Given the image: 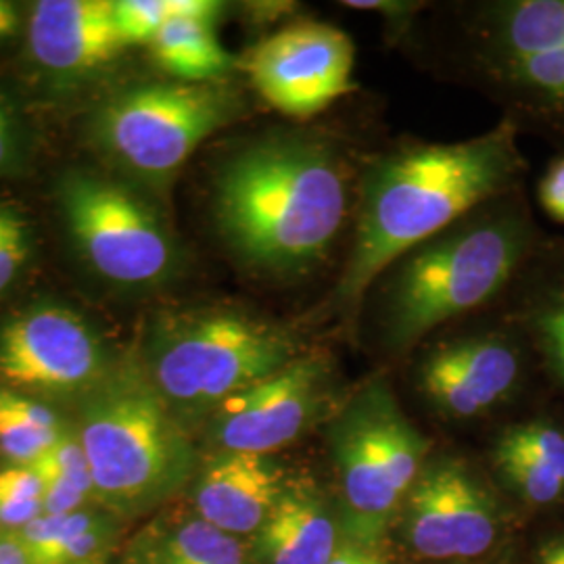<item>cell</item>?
I'll list each match as a JSON object with an SVG mask.
<instances>
[{
	"label": "cell",
	"mask_w": 564,
	"mask_h": 564,
	"mask_svg": "<svg viewBox=\"0 0 564 564\" xmlns=\"http://www.w3.org/2000/svg\"><path fill=\"white\" fill-rule=\"evenodd\" d=\"M59 435L57 416L46 405L0 389V449L11 463L30 466Z\"/></svg>",
	"instance_id": "obj_20"
},
{
	"label": "cell",
	"mask_w": 564,
	"mask_h": 564,
	"mask_svg": "<svg viewBox=\"0 0 564 564\" xmlns=\"http://www.w3.org/2000/svg\"><path fill=\"white\" fill-rule=\"evenodd\" d=\"M30 466L53 470L61 477H65L67 481H72L84 494H88V496L95 494L93 473H90V464L86 458L84 445H82L80 437H76L72 433H61L57 442Z\"/></svg>",
	"instance_id": "obj_25"
},
{
	"label": "cell",
	"mask_w": 564,
	"mask_h": 564,
	"mask_svg": "<svg viewBox=\"0 0 564 564\" xmlns=\"http://www.w3.org/2000/svg\"><path fill=\"white\" fill-rule=\"evenodd\" d=\"M237 111L235 97L216 84H144L102 105L97 134L128 167L167 176Z\"/></svg>",
	"instance_id": "obj_7"
},
{
	"label": "cell",
	"mask_w": 564,
	"mask_h": 564,
	"mask_svg": "<svg viewBox=\"0 0 564 564\" xmlns=\"http://www.w3.org/2000/svg\"><path fill=\"white\" fill-rule=\"evenodd\" d=\"M80 442L95 494L118 514L160 505L193 470V447L153 379L128 368L88 398Z\"/></svg>",
	"instance_id": "obj_4"
},
{
	"label": "cell",
	"mask_w": 564,
	"mask_h": 564,
	"mask_svg": "<svg viewBox=\"0 0 564 564\" xmlns=\"http://www.w3.org/2000/svg\"><path fill=\"white\" fill-rule=\"evenodd\" d=\"M265 564H326L337 552V524L321 498L303 489L284 494L260 529Z\"/></svg>",
	"instance_id": "obj_17"
},
{
	"label": "cell",
	"mask_w": 564,
	"mask_h": 564,
	"mask_svg": "<svg viewBox=\"0 0 564 564\" xmlns=\"http://www.w3.org/2000/svg\"><path fill=\"white\" fill-rule=\"evenodd\" d=\"M113 11L126 46L151 44L163 25L174 18L172 0H116Z\"/></svg>",
	"instance_id": "obj_23"
},
{
	"label": "cell",
	"mask_w": 564,
	"mask_h": 564,
	"mask_svg": "<svg viewBox=\"0 0 564 564\" xmlns=\"http://www.w3.org/2000/svg\"><path fill=\"white\" fill-rule=\"evenodd\" d=\"M101 368L99 337L69 307L39 305L0 328V375L15 387L78 391L95 383Z\"/></svg>",
	"instance_id": "obj_12"
},
{
	"label": "cell",
	"mask_w": 564,
	"mask_h": 564,
	"mask_svg": "<svg viewBox=\"0 0 564 564\" xmlns=\"http://www.w3.org/2000/svg\"><path fill=\"white\" fill-rule=\"evenodd\" d=\"M0 491L21 500H42L41 475L32 466H11L0 470Z\"/></svg>",
	"instance_id": "obj_29"
},
{
	"label": "cell",
	"mask_w": 564,
	"mask_h": 564,
	"mask_svg": "<svg viewBox=\"0 0 564 564\" xmlns=\"http://www.w3.org/2000/svg\"><path fill=\"white\" fill-rule=\"evenodd\" d=\"M538 202L550 220L564 224V158L547 165L538 184Z\"/></svg>",
	"instance_id": "obj_28"
},
{
	"label": "cell",
	"mask_w": 564,
	"mask_h": 564,
	"mask_svg": "<svg viewBox=\"0 0 564 564\" xmlns=\"http://www.w3.org/2000/svg\"><path fill=\"white\" fill-rule=\"evenodd\" d=\"M523 349L510 333H481L433 347L419 366L424 398L452 419L506 402L523 379Z\"/></svg>",
	"instance_id": "obj_14"
},
{
	"label": "cell",
	"mask_w": 564,
	"mask_h": 564,
	"mask_svg": "<svg viewBox=\"0 0 564 564\" xmlns=\"http://www.w3.org/2000/svg\"><path fill=\"white\" fill-rule=\"evenodd\" d=\"M405 500V538L421 556L473 558L496 540V502L458 460L429 464Z\"/></svg>",
	"instance_id": "obj_13"
},
{
	"label": "cell",
	"mask_w": 564,
	"mask_h": 564,
	"mask_svg": "<svg viewBox=\"0 0 564 564\" xmlns=\"http://www.w3.org/2000/svg\"><path fill=\"white\" fill-rule=\"evenodd\" d=\"M538 249L540 232L519 191L421 242L384 279L379 314L384 341L408 349L437 326L494 302Z\"/></svg>",
	"instance_id": "obj_3"
},
{
	"label": "cell",
	"mask_w": 564,
	"mask_h": 564,
	"mask_svg": "<svg viewBox=\"0 0 564 564\" xmlns=\"http://www.w3.org/2000/svg\"><path fill=\"white\" fill-rule=\"evenodd\" d=\"M130 564H144V563H142V561H134V563H130Z\"/></svg>",
	"instance_id": "obj_38"
},
{
	"label": "cell",
	"mask_w": 564,
	"mask_h": 564,
	"mask_svg": "<svg viewBox=\"0 0 564 564\" xmlns=\"http://www.w3.org/2000/svg\"><path fill=\"white\" fill-rule=\"evenodd\" d=\"M345 7H351L356 11H375V13H383L389 20L400 18L403 20L408 13H412L419 4H408V2H383V0H349L343 2Z\"/></svg>",
	"instance_id": "obj_32"
},
{
	"label": "cell",
	"mask_w": 564,
	"mask_h": 564,
	"mask_svg": "<svg viewBox=\"0 0 564 564\" xmlns=\"http://www.w3.org/2000/svg\"><path fill=\"white\" fill-rule=\"evenodd\" d=\"M42 479V512L53 514V517H65L74 514L80 510V506L86 502L88 494H84L72 481L61 477L53 470H44L32 466Z\"/></svg>",
	"instance_id": "obj_27"
},
{
	"label": "cell",
	"mask_w": 564,
	"mask_h": 564,
	"mask_svg": "<svg viewBox=\"0 0 564 564\" xmlns=\"http://www.w3.org/2000/svg\"><path fill=\"white\" fill-rule=\"evenodd\" d=\"M326 564H384V561L375 550H370V545L347 542L337 547V552Z\"/></svg>",
	"instance_id": "obj_31"
},
{
	"label": "cell",
	"mask_w": 564,
	"mask_h": 564,
	"mask_svg": "<svg viewBox=\"0 0 564 564\" xmlns=\"http://www.w3.org/2000/svg\"><path fill=\"white\" fill-rule=\"evenodd\" d=\"M18 25H20V18L15 7L7 0H0V39L11 36L18 30Z\"/></svg>",
	"instance_id": "obj_36"
},
{
	"label": "cell",
	"mask_w": 564,
	"mask_h": 564,
	"mask_svg": "<svg viewBox=\"0 0 564 564\" xmlns=\"http://www.w3.org/2000/svg\"><path fill=\"white\" fill-rule=\"evenodd\" d=\"M302 356L279 324L237 310H205L160 324L151 379L170 405L203 410L279 372Z\"/></svg>",
	"instance_id": "obj_5"
},
{
	"label": "cell",
	"mask_w": 564,
	"mask_h": 564,
	"mask_svg": "<svg viewBox=\"0 0 564 564\" xmlns=\"http://www.w3.org/2000/svg\"><path fill=\"white\" fill-rule=\"evenodd\" d=\"M356 48L339 28L302 21L260 42L247 57L253 88L295 120L318 116L354 90Z\"/></svg>",
	"instance_id": "obj_10"
},
{
	"label": "cell",
	"mask_w": 564,
	"mask_h": 564,
	"mask_svg": "<svg viewBox=\"0 0 564 564\" xmlns=\"http://www.w3.org/2000/svg\"><path fill=\"white\" fill-rule=\"evenodd\" d=\"M82 564H107V552H102L99 556H95V558H90V561Z\"/></svg>",
	"instance_id": "obj_37"
},
{
	"label": "cell",
	"mask_w": 564,
	"mask_h": 564,
	"mask_svg": "<svg viewBox=\"0 0 564 564\" xmlns=\"http://www.w3.org/2000/svg\"><path fill=\"white\" fill-rule=\"evenodd\" d=\"M538 564H564V535L552 538L540 547Z\"/></svg>",
	"instance_id": "obj_35"
},
{
	"label": "cell",
	"mask_w": 564,
	"mask_h": 564,
	"mask_svg": "<svg viewBox=\"0 0 564 564\" xmlns=\"http://www.w3.org/2000/svg\"><path fill=\"white\" fill-rule=\"evenodd\" d=\"M494 463L506 484L531 505H552L561 500L564 494V481L552 468H547L529 452L510 444L502 435L496 442Z\"/></svg>",
	"instance_id": "obj_22"
},
{
	"label": "cell",
	"mask_w": 564,
	"mask_h": 564,
	"mask_svg": "<svg viewBox=\"0 0 564 564\" xmlns=\"http://www.w3.org/2000/svg\"><path fill=\"white\" fill-rule=\"evenodd\" d=\"M61 212L88 263L109 281H162L176 262L174 242L144 203L113 182L90 174L61 181Z\"/></svg>",
	"instance_id": "obj_9"
},
{
	"label": "cell",
	"mask_w": 564,
	"mask_h": 564,
	"mask_svg": "<svg viewBox=\"0 0 564 564\" xmlns=\"http://www.w3.org/2000/svg\"><path fill=\"white\" fill-rule=\"evenodd\" d=\"M116 0H41L30 20V48L46 69L80 74L116 59L126 46Z\"/></svg>",
	"instance_id": "obj_15"
},
{
	"label": "cell",
	"mask_w": 564,
	"mask_h": 564,
	"mask_svg": "<svg viewBox=\"0 0 564 564\" xmlns=\"http://www.w3.org/2000/svg\"><path fill=\"white\" fill-rule=\"evenodd\" d=\"M282 494L281 466L270 456L223 449L205 464L195 505L205 523L242 535L262 529Z\"/></svg>",
	"instance_id": "obj_16"
},
{
	"label": "cell",
	"mask_w": 564,
	"mask_h": 564,
	"mask_svg": "<svg viewBox=\"0 0 564 564\" xmlns=\"http://www.w3.org/2000/svg\"><path fill=\"white\" fill-rule=\"evenodd\" d=\"M531 272L517 307V326L564 387V253H550Z\"/></svg>",
	"instance_id": "obj_18"
},
{
	"label": "cell",
	"mask_w": 564,
	"mask_h": 564,
	"mask_svg": "<svg viewBox=\"0 0 564 564\" xmlns=\"http://www.w3.org/2000/svg\"><path fill=\"white\" fill-rule=\"evenodd\" d=\"M41 514V502L21 500L0 491V527H7V531H18L23 524L34 521Z\"/></svg>",
	"instance_id": "obj_30"
},
{
	"label": "cell",
	"mask_w": 564,
	"mask_h": 564,
	"mask_svg": "<svg viewBox=\"0 0 564 564\" xmlns=\"http://www.w3.org/2000/svg\"><path fill=\"white\" fill-rule=\"evenodd\" d=\"M502 437L535 456L564 481V431L550 421H527L508 426Z\"/></svg>",
	"instance_id": "obj_24"
},
{
	"label": "cell",
	"mask_w": 564,
	"mask_h": 564,
	"mask_svg": "<svg viewBox=\"0 0 564 564\" xmlns=\"http://www.w3.org/2000/svg\"><path fill=\"white\" fill-rule=\"evenodd\" d=\"M333 370L321 354H302L272 377L220 403L214 433L226 452L270 456L316 421L330 393Z\"/></svg>",
	"instance_id": "obj_11"
},
{
	"label": "cell",
	"mask_w": 564,
	"mask_h": 564,
	"mask_svg": "<svg viewBox=\"0 0 564 564\" xmlns=\"http://www.w3.org/2000/svg\"><path fill=\"white\" fill-rule=\"evenodd\" d=\"M0 564H30L15 531H0Z\"/></svg>",
	"instance_id": "obj_34"
},
{
	"label": "cell",
	"mask_w": 564,
	"mask_h": 564,
	"mask_svg": "<svg viewBox=\"0 0 564 564\" xmlns=\"http://www.w3.org/2000/svg\"><path fill=\"white\" fill-rule=\"evenodd\" d=\"M527 172L519 126L508 120L468 141L416 144L370 163L360 216L341 282L339 310H356L366 291L421 242L519 191Z\"/></svg>",
	"instance_id": "obj_1"
},
{
	"label": "cell",
	"mask_w": 564,
	"mask_h": 564,
	"mask_svg": "<svg viewBox=\"0 0 564 564\" xmlns=\"http://www.w3.org/2000/svg\"><path fill=\"white\" fill-rule=\"evenodd\" d=\"M144 564H245L235 535L195 519L176 527L151 547Z\"/></svg>",
	"instance_id": "obj_21"
},
{
	"label": "cell",
	"mask_w": 564,
	"mask_h": 564,
	"mask_svg": "<svg viewBox=\"0 0 564 564\" xmlns=\"http://www.w3.org/2000/svg\"><path fill=\"white\" fill-rule=\"evenodd\" d=\"M30 256V230L15 207L0 203V293Z\"/></svg>",
	"instance_id": "obj_26"
},
{
	"label": "cell",
	"mask_w": 564,
	"mask_h": 564,
	"mask_svg": "<svg viewBox=\"0 0 564 564\" xmlns=\"http://www.w3.org/2000/svg\"><path fill=\"white\" fill-rule=\"evenodd\" d=\"M216 23L172 18L149 44L163 72L184 84H212L232 67V55L224 48Z\"/></svg>",
	"instance_id": "obj_19"
},
{
	"label": "cell",
	"mask_w": 564,
	"mask_h": 564,
	"mask_svg": "<svg viewBox=\"0 0 564 564\" xmlns=\"http://www.w3.org/2000/svg\"><path fill=\"white\" fill-rule=\"evenodd\" d=\"M15 153V123L4 99L0 97V170L13 160Z\"/></svg>",
	"instance_id": "obj_33"
},
{
	"label": "cell",
	"mask_w": 564,
	"mask_h": 564,
	"mask_svg": "<svg viewBox=\"0 0 564 564\" xmlns=\"http://www.w3.org/2000/svg\"><path fill=\"white\" fill-rule=\"evenodd\" d=\"M330 449L354 542L370 545L421 477L429 444L405 419L389 384L372 381L330 424Z\"/></svg>",
	"instance_id": "obj_6"
},
{
	"label": "cell",
	"mask_w": 564,
	"mask_h": 564,
	"mask_svg": "<svg viewBox=\"0 0 564 564\" xmlns=\"http://www.w3.org/2000/svg\"><path fill=\"white\" fill-rule=\"evenodd\" d=\"M485 76L521 120L564 137V0H506L485 7Z\"/></svg>",
	"instance_id": "obj_8"
},
{
	"label": "cell",
	"mask_w": 564,
	"mask_h": 564,
	"mask_svg": "<svg viewBox=\"0 0 564 564\" xmlns=\"http://www.w3.org/2000/svg\"><path fill=\"white\" fill-rule=\"evenodd\" d=\"M214 218L242 262L303 276L328 258L347 218V167L316 134H279L224 162Z\"/></svg>",
	"instance_id": "obj_2"
}]
</instances>
